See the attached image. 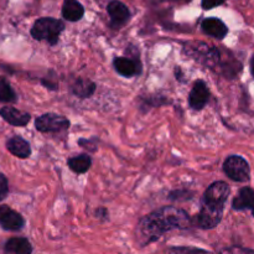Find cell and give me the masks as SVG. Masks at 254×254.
<instances>
[{
    "label": "cell",
    "instance_id": "obj_1",
    "mask_svg": "<svg viewBox=\"0 0 254 254\" xmlns=\"http://www.w3.org/2000/svg\"><path fill=\"white\" fill-rule=\"evenodd\" d=\"M191 220L184 210L164 207L141 218L138 223V236L144 245L159 240L164 233L176 228H188Z\"/></svg>",
    "mask_w": 254,
    "mask_h": 254
},
{
    "label": "cell",
    "instance_id": "obj_2",
    "mask_svg": "<svg viewBox=\"0 0 254 254\" xmlns=\"http://www.w3.org/2000/svg\"><path fill=\"white\" fill-rule=\"evenodd\" d=\"M64 29V22L54 17H41L36 20L31 27V36L37 41H47L50 45H56Z\"/></svg>",
    "mask_w": 254,
    "mask_h": 254
},
{
    "label": "cell",
    "instance_id": "obj_3",
    "mask_svg": "<svg viewBox=\"0 0 254 254\" xmlns=\"http://www.w3.org/2000/svg\"><path fill=\"white\" fill-rule=\"evenodd\" d=\"M223 170L225 174L230 179L237 183H246L250 180L251 170L247 161L238 155H231L230 158L226 159L223 164Z\"/></svg>",
    "mask_w": 254,
    "mask_h": 254
},
{
    "label": "cell",
    "instance_id": "obj_4",
    "mask_svg": "<svg viewBox=\"0 0 254 254\" xmlns=\"http://www.w3.org/2000/svg\"><path fill=\"white\" fill-rule=\"evenodd\" d=\"M223 215V208L220 207H213L210 205H203V207L201 208L200 213L196 216V218L193 220V223L197 226L198 228H202V230H210V228L216 227L218 223L222 220Z\"/></svg>",
    "mask_w": 254,
    "mask_h": 254
},
{
    "label": "cell",
    "instance_id": "obj_5",
    "mask_svg": "<svg viewBox=\"0 0 254 254\" xmlns=\"http://www.w3.org/2000/svg\"><path fill=\"white\" fill-rule=\"evenodd\" d=\"M35 127L39 131L49 133V131L64 130L69 127V122L64 117L55 113H46L40 116L35 121Z\"/></svg>",
    "mask_w": 254,
    "mask_h": 254
},
{
    "label": "cell",
    "instance_id": "obj_6",
    "mask_svg": "<svg viewBox=\"0 0 254 254\" xmlns=\"http://www.w3.org/2000/svg\"><path fill=\"white\" fill-rule=\"evenodd\" d=\"M228 195H230V186L223 183V181H217V183H213L206 190L203 200H205L206 205L223 208L228 198Z\"/></svg>",
    "mask_w": 254,
    "mask_h": 254
},
{
    "label": "cell",
    "instance_id": "obj_7",
    "mask_svg": "<svg viewBox=\"0 0 254 254\" xmlns=\"http://www.w3.org/2000/svg\"><path fill=\"white\" fill-rule=\"evenodd\" d=\"M25 221L19 212L7 205L0 206V227L5 231H19L24 227Z\"/></svg>",
    "mask_w": 254,
    "mask_h": 254
},
{
    "label": "cell",
    "instance_id": "obj_8",
    "mask_svg": "<svg viewBox=\"0 0 254 254\" xmlns=\"http://www.w3.org/2000/svg\"><path fill=\"white\" fill-rule=\"evenodd\" d=\"M210 98V91L203 81H197L193 84L189 96V104L195 111H201L207 104Z\"/></svg>",
    "mask_w": 254,
    "mask_h": 254
},
{
    "label": "cell",
    "instance_id": "obj_9",
    "mask_svg": "<svg viewBox=\"0 0 254 254\" xmlns=\"http://www.w3.org/2000/svg\"><path fill=\"white\" fill-rule=\"evenodd\" d=\"M109 17H111V24L114 27H121L126 24L130 17V11L127 7L126 4H123L119 0H113L107 6Z\"/></svg>",
    "mask_w": 254,
    "mask_h": 254
},
{
    "label": "cell",
    "instance_id": "obj_10",
    "mask_svg": "<svg viewBox=\"0 0 254 254\" xmlns=\"http://www.w3.org/2000/svg\"><path fill=\"white\" fill-rule=\"evenodd\" d=\"M0 117L4 119L6 123L14 127H25L30 122L31 117L29 113L19 111L14 107H2L0 109Z\"/></svg>",
    "mask_w": 254,
    "mask_h": 254
},
{
    "label": "cell",
    "instance_id": "obj_11",
    "mask_svg": "<svg viewBox=\"0 0 254 254\" xmlns=\"http://www.w3.org/2000/svg\"><path fill=\"white\" fill-rule=\"evenodd\" d=\"M201 27H202V31L206 35L218 40H222L228 32V27L226 26L225 22L222 20L217 19V17H207V19H205L201 24Z\"/></svg>",
    "mask_w": 254,
    "mask_h": 254
},
{
    "label": "cell",
    "instance_id": "obj_12",
    "mask_svg": "<svg viewBox=\"0 0 254 254\" xmlns=\"http://www.w3.org/2000/svg\"><path fill=\"white\" fill-rule=\"evenodd\" d=\"M113 64L116 71L123 77H134L140 73V66L138 62L128 57H117Z\"/></svg>",
    "mask_w": 254,
    "mask_h": 254
},
{
    "label": "cell",
    "instance_id": "obj_13",
    "mask_svg": "<svg viewBox=\"0 0 254 254\" xmlns=\"http://www.w3.org/2000/svg\"><path fill=\"white\" fill-rule=\"evenodd\" d=\"M6 148L14 156L20 159H26L31 155V148L30 144L21 136H12L6 141Z\"/></svg>",
    "mask_w": 254,
    "mask_h": 254
},
{
    "label": "cell",
    "instance_id": "obj_14",
    "mask_svg": "<svg viewBox=\"0 0 254 254\" xmlns=\"http://www.w3.org/2000/svg\"><path fill=\"white\" fill-rule=\"evenodd\" d=\"M232 207L237 211L253 210L254 211V191L251 188L241 189L238 195L232 202Z\"/></svg>",
    "mask_w": 254,
    "mask_h": 254
},
{
    "label": "cell",
    "instance_id": "obj_15",
    "mask_svg": "<svg viewBox=\"0 0 254 254\" xmlns=\"http://www.w3.org/2000/svg\"><path fill=\"white\" fill-rule=\"evenodd\" d=\"M84 14V9L81 2L77 0H64L62 5V15L68 21H78L82 19Z\"/></svg>",
    "mask_w": 254,
    "mask_h": 254
},
{
    "label": "cell",
    "instance_id": "obj_16",
    "mask_svg": "<svg viewBox=\"0 0 254 254\" xmlns=\"http://www.w3.org/2000/svg\"><path fill=\"white\" fill-rule=\"evenodd\" d=\"M5 250H6V252L12 254H31L32 246L26 238L16 237L7 241L6 245H5Z\"/></svg>",
    "mask_w": 254,
    "mask_h": 254
},
{
    "label": "cell",
    "instance_id": "obj_17",
    "mask_svg": "<svg viewBox=\"0 0 254 254\" xmlns=\"http://www.w3.org/2000/svg\"><path fill=\"white\" fill-rule=\"evenodd\" d=\"M68 166L72 171L77 174H84L89 170L92 165V160L87 154H81L78 156H74L68 160Z\"/></svg>",
    "mask_w": 254,
    "mask_h": 254
},
{
    "label": "cell",
    "instance_id": "obj_18",
    "mask_svg": "<svg viewBox=\"0 0 254 254\" xmlns=\"http://www.w3.org/2000/svg\"><path fill=\"white\" fill-rule=\"evenodd\" d=\"M72 91L79 98H87L96 91V84L89 79H77L76 83L72 87Z\"/></svg>",
    "mask_w": 254,
    "mask_h": 254
},
{
    "label": "cell",
    "instance_id": "obj_19",
    "mask_svg": "<svg viewBox=\"0 0 254 254\" xmlns=\"http://www.w3.org/2000/svg\"><path fill=\"white\" fill-rule=\"evenodd\" d=\"M16 101V93L4 78H0V102L10 103Z\"/></svg>",
    "mask_w": 254,
    "mask_h": 254
},
{
    "label": "cell",
    "instance_id": "obj_20",
    "mask_svg": "<svg viewBox=\"0 0 254 254\" xmlns=\"http://www.w3.org/2000/svg\"><path fill=\"white\" fill-rule=\"evenodd\" d=\"M169 254H212L205 250L193 247H171L169 250Z\"/></svg>",
    "mask_w": 254,
    "mask_h": 254
},
{
    "label": "cell",
    "instance_id": "obj_21",
    "mask_svg": "<svg viewBox=\"0 0 254 254\" xmlns=\"http://www.w3.org/2000/svg\"><path fill=\"white\" fill-rule=\"evenodd\" d=\"M220 254H254V251L243 247H230L221 251Z\"/></svg>",
    "mask_w": 254,
    "mask_h": 254
},
{
    "label": "cell",
    "instance_id": "obj_22",
    "mask_svg": "<svg viewBox=\"0 0 254 254\" xmlns=\"http://www.w3.org/2000/svg\"><path fill=\"white\" fill-rule=\"evenodd\" d=\"M9 192V185H7V179L4 174H0V201L4 200Z\"/></svg>",
    "mask_w": 254,
    "mask_h": 254
},
{
    "label": "cell",
    "instance_id": "obj_23",
    "mask_svg": "<svg viewBox=\"0 0 254 254\" xmlns=\"http://www.w3.org/2000/svg\"><path fill=\"white\" fill-rule=\"evenodd\" d=\"M223 2H225V0H202V7L205 10H210L212 7L220 6Z\"/></svg>",
    "mask_w": 254,
    "mask_h": 254
},
{
    "label": "cell",
    "instance_id": "obj_24",
    "mask_svg": "<svg viewBox=\"0 0 254 254\" xmlns=\"http://www.w3.org/2000/svg\"><path fill=\"white\" fill-rule=\"evenodd\" d=\"M251 72H252V74L254 77V55H253L252 60H251Z\"/></svg>",
    "mask_w": 254,
    "mask_h": 254
},
{
    "label": "cell",
    "instance_id": "obj_25",
    "mask_svg": "<svg viewBox=\"0 0 254 254\" xmlns=\"http://www.w3.org/2000/svg\"><path fill=\"white\" fill-rule=\"evenodd\" d=\"M188 1H189V0H188Z\"/></svg>",
    "mask_w": 254,
    "mask_h": 254
}]
</instances>
